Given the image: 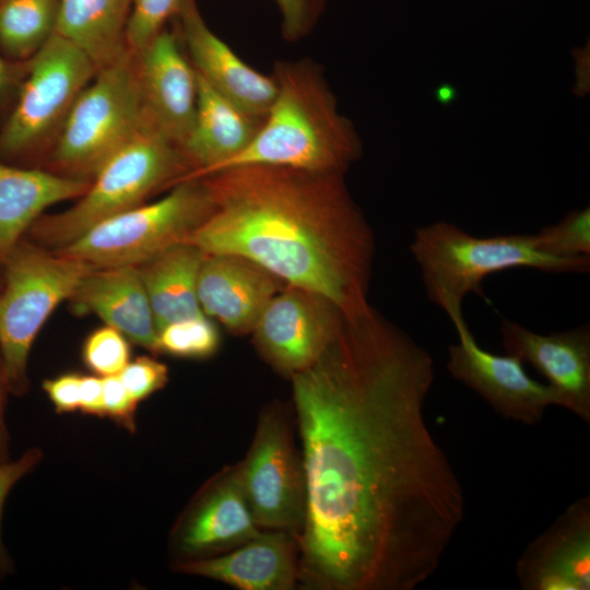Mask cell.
I'll list each match as a JSON object with an SVG mask.
<instances>
[{
  "label": "cell",
  "instance_id": "2",
  "mask_svg": "<svg viewBox=\"0 0 590 590\" xmlns=\"http://www.w3.org/2000/svg\"><path fill=\"white\" fill-rule=\"evenodd\" d=\"M343 175L245 165L203 176L212 208L186 243L245 258L355 320L373 309L374 236Z\"/></svg>",
  "mask_w": 590,
  "mask_h": 590
},
{
  "label": "cell",
  "instance_id": "5",
  "mask_svg": "<svg viewBox=\"0 0 590 590\" xmlns=\"http://www.w3.org/2000/svg\"><path fill=\"white\" fill-rule=\"evenodd\" d=\"M192 168L180 146L151 128L109 157L70 209L34 222V238L59 249L94 225L137 208L187 179Z\"/></svg>",
  "mask_w": 590,
  "mask_h": 590
},
{
  "label": "cell",
  "instance_id": "33",
  "mask_svg": "<svg viewBox=\"0 0 590 590\" xmlns=\"http://www.w3.org/2000/svg\"><path fill=\"white\" fill-rule=\"evenodd\" d=\"M102 380L104 415L133 428V414L138 402L130 396L118 375L106 376Z\"/></svg>",
  "mask_w": 590,
  "mask_h": 590
},
{
  "label": "cell",
  "instance_id": "31",
  "mask_svg": "<svg viewBox=\"0 0 590 590\" xmlns=\"http://www.w3.org/2000/svg\"><path fill=\"white\" fill-rule=\"evenodd\" d=\"M118 377L133 400L139 402L166 385L168 370L165 364L149 356H140L129 362Z\"/></svg>",
  "mask_w": 590,
  "mask_h": 590
},
{
  "label": "cell",
  "instance_id": "13",
  "mask_svg": "<svg viewBox=\"0 0 590 590\" xmlns=\"http://www.w3.org/2000/svg\"><path fill=\"white\" fill-rule=\"evenodd\" d=\"M148 126L181 149L194 122L197 75L175 28L132 52Z\"/></svg>",
  "mask_w": 590,
  "mask_h": 590
},
{
  "label": "cell",
  "instance_id": "23",
  "mask_svg": "<svg viewBox=\"0 0 590 590\" xmlns=\"http://www.w3.org/2000/svg\"><path fill=\"white\" fill-rule=\"evenodd\" d=\"M204 255L196 246L182 243L135 267L157 331L168 323L203 314L197 285Z\"/></svg>",
  "mask_w": 590,
  "mask_h": 590
},
{
  "label": "cell",
  "instance_id": "3",
  "mask_svg": "<svg viewBox=\"0 0 590 590\" xmlns=\"http://www.w3.org/2000/svg\"><path fill=\"white\" fill-rule=\"evenodd\" d=\"M271 74L276 93L260 129L219 172L268 165L344 174L359 157L361 141L339 111L321 66L310 58L276 60Z\"/></svg>",
  "mask_w": 590,
  "mask_h": 590
},
{
  "label": "cell",
  "instance_id": "30",
  "mask_svg": "<svg viewBox=\"0 0 590 590\" xmlns=\"http://www.w3.org/2000/svg\"><path fill=\"white\" fill-rule=\"evenodd\" d=\"M281 14L284 40L296 43L312 33L323 14L327 0H273Z\"/></svg>",
  "mask_w": 590,
  "mask_h": 590
},
{
  "label": "cell",
  "instance_id": "17",
  "mask_svg": "<svg viewBox=\"0 0 590 590\" xmlns=\"http://www.w3.org/2000/svg\"><path fill=\"white\" fill-rule=\"evenodd\" d=\"M239 463L226 467L201 491L176 531V544L186 556L222 554L257 535Z\"/></svg>",
  "mask_w": 590,
  "mask_h": 590
},
{
  "label": "cell",
  "instance_id": "1",
  "mask_svg": "<svg viewBox=\"0 0 590 590\" xmlns=\"http://www.w3.org/2000/svg\"><path fill=\"white\" fill-rule=\"evenodd\" d=\"M426 349L375 309L291 376L306 483L297 585L413 590L438 568L465 510L424 415Z\"/></svg>",
  "mask_w": 590,
  "mask_h": 590
},
{
  "label": "cell",
  "instance_id": "6",
  "mask_svg": "<svg viewBox=\"0 0 590 590\" xmlns=\"http://www.w3.org/2000/svg\"><path fill=\"white\" fill-rule=\"evenodd\" d=\"M148 126L133 55L99 69L46 152L48 170L92 180L102 165Z\"/></svg>",
  "mask_w": 590,
  "mask_h": 590
},
{
  "label": "cell",
  "instance_id": "21",
  "mask_svg": "<svg viewBox=\"0 0 590 590\" xmlns=\"http://www.w3.org/2000/svg\"><path fill=\"white\" fill-rule=\"evenodd\" d=\"M196 75L194 122L182 148L192 168L188 178L219 172L251 142L264 119L245 111Z\"/></svg>",
  "mask_w": 590,
  "mask_h": 590
},
{
  "label": "cell",
  "instance_id": "38",
  "mask_svg": "<svg viewBox=\"0 0 590 590\" xmlns=\"http://www.w3.org/2000/svg\"><path fill=\"white\" fill-rule=\"evenodd\" d=\"M0 1H2V0H0Z\"/></svg>",
  "mask_w": 590,
  "mask_h": 590
},
{
  "label": "cell",
  "instance_id": "26",
  "mask_svg": "<svg viewBox=\"0 0 590 590\" xmlns=\"http://www.w3.org/2000/svg\"><path fill=\"white\" fill-rule=\"evenodd\" d=\"M219 345V331L204 314L168 323L157 331V352L176 357L206 358Z\"/></svg>",
  "mask_w": 590,
  "mask_h": 590
},
{
  "label": "cell",
  "instance_id": "14",
  "mask_svg": "<svg viewBox=\"0 0 590 590\" xmlns=\"http://www.w3.org/2000/svg\"><path fill=\"white\" fill-rule=\"evenodd\" d=\"M172 21L196 73L245 111L264 118L276 93L272 74L243 61L208 26L197 0H181Z\"/></svg>",
  "mask_w": 590,
  "mask_h": 590
},
{
  "label": "cell",
  "instance_id": "22",
  "mask_svg": "<svg viewBox=\"0 0 590 590\" xmlns=\"http://www.w3.org/2000/svg\"><path fill=\"white\" fill-rule=\"evenodd\" d=\"M91 181L0 162V260L48 206L80 198Z\"/></svg>",
  "mask_w": 590,
  "mask_h": 590
},
{
  "label": "cell",
  "instance_id": "29",
  "mask_svg": "<svg viewBox=\"0 0 590 590\" xmlns=\"http://www.w3.org/2000/svg\"><path fill=\"white\" fill-rule=\"evenodd\" d=\"M181 0H132L126 30L128 50L148 45L175 16Z\"/></svg>",
  "mask_w": 590,
  "mask_h": 590
},
{
  "label": "cell",
  "instance_id": "15",
  "mask_svg": "<svg viewBox=\"0 0 590 590\" xmlns=\"http://www.w3.org/2000/svg\"><path fill=\"white\" fill-rule=\"evenodd\" d=\"M506 354L531 364L543 375L557 398L585 423L590 422V327L539 334L520 323L500 322Z\"/></svg>",
  "mask_w": 590,
  "mask_h": 590
},
{
  "label": "cell",
  "instance_id": "37",
  "mask_svg": "<svg viewBox=\"0 0 590 590\" xmlns=\"http://www.w3.org/2000/svg\"><path fill=\"white\" fill-rule=\"evenodd\" d=\"M1 379V377H0ZM4 427H3V421H2V409H1V384H0V460L2 458L3 449H4ZM2 463V462H0Z\"/></svg>",
  "mask_w": 590,
  "mask_h": 590
},
{
  "label": "cell",
  "instance_id": "7",
  "mask_svg": "<svg viewBox=\"0 0 590 590\" xmlns=\"http://www.w3.org/2000/svg\"><path fill=\"white\" fill-rule=\"evenodd\" d=\"M5 287L0 296L2 378L16 394L27 386L26 366L33 341L55 308L69 299L81 279L94 267L17 243L3 260Z\"/></svg>",
  "mask_w": 590,
  "mask_h": 590
},
{
  "label": "cell",
  "instance_id": "27",
  "mask_svg": "<svg viewBox=\"0 0 590 590\" xmlns=\"http://www.w3.org/2000/svg\"><path fill=\"white\" fill-rule=\"evenodd\" d=\"M535 248L546 255L574 258L590 256V209L569 212L560 222L533 234Z\"/></svg>",
  "mask_w": 590,
  "mask_h": 590
},
{
  "label": "cell",
  "instance_id": "16",
  "mask_svg": "<svg viewBox=\"0 0 590 590\" xmlns=\"http://www.w3.org/2000/svg\"><path fill=\"white\" fill-rule=\"evenodd\" d=\"M523 590L590 589V497L571 503L518 558Z\"/></svg>",
  "mask_w": 590,
  "mask_h": 590
},
{
  "label": "cell",
  "instance_id": "36",
  "mask_svg": "<svg viewBox=\"0 0 590 590\" xmlns=\"http://www.w3.org/2000/svg\"><path fill=\"white\" fill-rule=\"evenodd\" d=\"M80 410L94 415H104L103 380L94 376L81 377Z\"/></svg>",
  "mask_w": 590,
  "mask_h": 590
},
{
  "label": "cell",
  "instance_id": "35",
  "mask_svg": "<svg viewBox=\"0 0 590 590\" xmlns=\"http://www.w3.org/2000/svg\"><path fill=\"white\" fill-rule=\"evenodd\" d=\"M28 67L30 60L14 61L0 56V111L13 105Z\"/></svg>",
  "mask_w": 590,
  "mask_h": 590
},
{
  "label": "cell",
  "instance_id": "18",
  "mask_svg": "<svg viewBox=\"0 0 590 590\" xmlns=\"http://www.w3.org/2000/svg\"><path fill=\"white\" fill-rule=\"evenodd\" d=\"M282 285L278 278L245 258L205 253L197 294L203 314L234 333H247Z\"/></svg>",
  "mask_w": 590,
  "mask_h": 590
},
{
  "label": "cell",
  "instance_id": "24",
  "mask_svg": "<svg viewBox=\"0 0 590 590\" xmlns=\"http://www.w3.org/2000/svg\"><path fill=\"white\" fill-rule=\"evenodd\" d=\"M132 0H59L56 34L81 49L97 71L127 51Z\"/></svg>",
  "mask_w": 590,
  "mask_h": 590
},
{
  "label": "cell",
  "instance_id": "12",
  "mask_svg": "<svg viewBox=\"0 0 590 590\" xmlns=\"http://www.w3.org/2000/svg\"><path fill=\"white\" fill-rule=\"evenodd\" d=\"M453 326L459 342L448 349L447 369L495 412L505 418L534 425L542 421L548 406L557 405L553 389L532 379L520 359L483 350L463 318Z\"/></svg>",
  "mask_w": 590,
  "mask_h": 590
},
{
  "label": "cell",
  "instance_id": "8",
  "mask_svg": "<svg viewBox=\"0 0 590 590\" xmlns=\"http://www.w3.org/2000/svg\"><path fill=\"white\" fill-rule=\"evenodd\" d=\"M212 208L202 177L185 179L162 199L111 216L54 252L94 268L138 267L186 243Z\"/></svg>",
  "mask_w": 590,
  "mask_h": 590
},
{
  "label": "cell",
  "instance_id": "11",
  "mask_svg": "<svg viewBox=\"0 0 590 590\" xmlns=\"http://www.w3.org/2000/svg\"><path fill=\"white\" fill-rule=\"evenodd\" d=\"M345 319L327 298L286 285L264 307L251 332L262 357L291 377L321 355Z\"/></svg>",
  "mask_w": 590,
  "mask_h": 590
},
{
  "label": "cell",
  "instance_id": "19",
  "mask_svg": "<svg viewBox=\"0 0 590 590\" xmlns=\"http://www.w3.org/2000/svg\"><path fill=\"white\" fill-rule=\"evenodd\" d=\"M298 543L278 530H261L231 551L178 565L180 571L206 577L239 590H291L297 586Z\"/></svg>",
  "mask_w": 590,
  "mask_h": 590
},
{
  "label": "cell",
  "instance_id": "10",
  "mask_svg": "<svg viewBox=\"0 0 590 590\" xmlns=\"http://www.w3.org/2000/svg\"><path fill=\"white\" fill-rule=\"evenodd\" d=\"M238 463L257 526L296 538L305 519V472L287 414L280 405L261 412L247 456Z\"/></svg>",
  "mask_w": 590,
  "mask_h": 590
},
{
  "label": "cell",
  "instance_id": "34",
  "mask_svg": "<svg viewBox=\"0 0 590 590\" xmlns=\"http://www.w3.org/2000/svg\"><path fill=\"white\" fill-rule=\"evenodd\" d=\"M81 377L78 374H64L44 381V390L57 412H73L80 409Z\"/></svg>",
  "mask_w": 590,
  "mask_h": 590
},
{
  "label": "cell",
  "instance_id": "4",
  "mask_svg": "<svg viewBox=\"0 0 590 590\" xmlns=\"http://www.w3.org/2000/svg\"><path fill=\"white\" fill-rule=\"evenodd\" d=\"M411 252L427 297L446 311L452 323L463 318L462 302L469 293L486 298L482 283L493 273L517 268L554 273L590 270V256L562 258L543 253L535 248L533 234L475 237L445 221L417 228Z\"/></svg>",
  "mask_w": 590,
  "mask_h": 590
},
{
  "label": "cell",
  "instance_id": "9",
  "mask_svg": "<svg viewBox=\"0 0 590 590\" xmlns=\"http://www.w3.org/2000/svg\"><path fill=\"white\" fill-rule=\"evenodd\" d=\"M97 72L91 59L55 34L30 67L3 126L0 157L21 158L50 148L71 107Z\"/></svg>",
  "mask_w": 590,
  "mask_h": 590
},
{
  "label": "cell",
  "instance_id": "25",
  "mask_svg": "<svg viewBox=\"0 0 590 590\" xmlns=\"http://www.w3.org/2000/svg\"><path fill=\"white\" fill-rule=\"evenodd\" d=\"M59 0L0 1V47L14 61L34 57L56 34Z\"/></svg>",
  "mask_w": 590,
  "mask_h": 590
},
{
  "label": "cell",
  "instance_id": "20",
  "mask_svg": "<svg viewBox=\"0 0 590 590\" xmlns=\"http://www.w3.org/2000/svg\"><path fill=\"white\" fill-rule=\"evenodd\" d=\"M76 314H94L127 339L157 352V330L135 267L93 268L69 297Z\"/></svg>",
  "mask_w": 590,
  "mask_h": 590
},
{
  "label": "cell",
  "instance_id": "28",
  "mask_svg": "<svg viewBox=\"0 0 590 590\" xmlns=\"http://www.w3.org/2000/svg\"><path fill=\"white\" fill-rule=\"evenodd\" d=\"M82 356L85 365L95 374L114 376L129 363L130 346L121 332L106 324L88 334Z\"/></svg>",
  "mask_w": 590,
  "mask_h": 590
},
{
  "label": "cell",
  "instance_id": "32",
  "mask_svg": "<svg viewBox=\"0 0 590 590\" xmlns=\"http://www.w3.org/2000/svg\"><path fill=\"white\" fill-rule=\"evenodd\" d=\"M39 458V451L31 449L13 462L0 463V574H5L11 568L10 558L1 540V518L5 498L13 485L34 468Z\"/></svg>",
  "mask_w": 590,
  "mask_h": 590
}]
</instances>
